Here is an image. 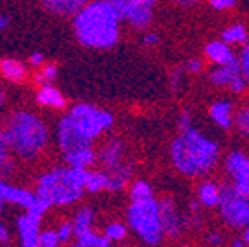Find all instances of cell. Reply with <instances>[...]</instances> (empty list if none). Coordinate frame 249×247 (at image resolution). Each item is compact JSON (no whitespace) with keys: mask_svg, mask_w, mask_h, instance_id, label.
Wrapping results in <instances>:
<instances>
[{"mask_svg":"<svg viewBox=\"0 0 249 247\" xmlns=\"http://www.w3.org/2000/svg\"><path fill=\"white\" fill-rule=\"evenodd\" d=\"M130 178H132V166L121 162L120 166L109 170L107 190H111V192H118V190L124 189V185L130 182Z\"/></svg>","mask_w":249,"mask_h":247,"instance_id":"7402d4cb","label":"cell"},{"mask_svg":"<svg viewBox=\"0 0 249 247\" xmlns=\"http://www.w3.org/2000/svg\"><path fill=\"white\" fill-rule=\"evenodd\" d=\"M126 218H128L130 228L142 242L149 244V246H156L164 237L163 225H161L160 202L154 201L152 197L132 201V204L128 206V211H126Z\"/></svg>","mask_w":249,"mask_h":247,"instance_id":"5b68a950","label":"cell"},{"mask_svg":"<svg viewBox=\"0 0 249 247\" xmlns=\"http://www.w3.org/2000/svg\"><path fill=\"white\" fill-rule=\"evenodd\" d=\"M12 149L7 140L4 130H0V175H11V170H14V159H12Z\"/></svg>","mask_w":249,"mask_h":247,"instance_id":"603a6c76","label":"cell"},{"mask_svg":"<svg viewBox=\"0 0 249 247\" xmlns=\"http://www.w3.org/2000/svg\"><path fill=\"white\" fill-rule=\"evenodd\" d=\"M0 197H2L7 204L21 206V208H24V209H30L36 201L35 192L19 189V187H12V185H9V183H5L2 178H0Z\"/></svg>","mask_w":249,"mask_h":247,"instance_id":"4fadbf2b","label":"cell"},{"mask_svg":"<svg viewBox=\"0 0 249 247\" xmlns=\"http://www.w3.org/2000/svg\"><path fill=\"white\" fill-rule=\"evenodd\" d=\"M7 204V202L4 201V199H2V197H0V214H2V211H4V206Z\"/></svg>","mask_w":249,"mask_h":247,"instance_id":"f907efd6","label":"cell"},{"mask_svg":"<svg viewBox=\"0 0 249 247\" xmlns=\"http://www.w3.org/2000/svg\"><path fill=\"white\" fill-rule=\"evenodd\" d=\"M222 40L227 43H246L248 42V30L242 24H233L223 31Z\"/></svg>","mask_w":249,"mask_h":247,"instance_id":"4316f807","label":"cell"},{"mask_svg":"<svg viewBox=\"0 0 249 247\" xmlns=\"http://www.w3.org/2000/svg\"><path fill=\"white\" fill-rule=\"evenodd\" d=\"M142 43L144 45H156V43H160V35L154 33V31H149V33L144 35V38H142Z\"/></svg>","mask_w":249,"mask_h":247,"instance_id":"ab89813d","label":"cell"},{"mask_svg":"<svg viewBox=\"0 0 249 247\" xmlns=\"http://www.w3.org/2000/svg\"><path fill=\"white\" fill-rule=\"evenodd\" d=\"M242 74L241 71V61L235 59L233 62H229V64H222L218 70H214L211 73V81H213L216 87H229L235 78Z\"/></svg>","mask_w":249,"mask_h":247,"instance_id":"ac0fdd59","label":"cell"},{"mask_svg":"<svg viewBox=\"0 0 249 247\" xmlns=\"http://www.w3.org/2000/svg\"><path fill=\"white\" fill-rule=\"evenodd\" d=\"M0 244H2V246L11 244V233H9V228L5 227V223H2V221H0Z\"/></svg>","mask_w":249,"mask_h":247,"instance_id":"f35d334b","label":"cell"},{"mask_svg":"<svg viewBox=\"0 0 249 247\" xmlns=\"http://www.w3.org/2000/svg\"><path fill=\"white\" fill-rule=\"evenodd\" d=\"M55 76H57V66L49 62V64H43L40 73L36 74V81L40 85H45V83H54Z\"/></svg>","mask_w":249,"mask_h":247,"instance_id":"f546056e","label":"cell"},{"mask_svg":"<svg viewBox=\"0 0 249 247\" xmlns=\"http://www.w3.org/2000/svg\"><path fill=\"white\" fill-rule=\"evenodd\" d=\"M36 102L43 107L49 109H64L66 107V99L61 93V90L55 88L52 83H45L40 85L38 92H36Z\"/></svg>","mask_w":249,"mask_h":247,"instance_id":"9a60e30c","label":"cell"},{"mask_svg":"<svg viewBox=\"0 0 249 247\" xmlns=\"http://www.w3.org/2000/svg\"><path fill=\"white\" fill-rule=\"evenodd\" d=\"M49 12L55 16H74L90 0H40Z\"/></svg>","mask_w":249,"mask_h":247,"instance_id":"2e32d148","label":"cell"},{"mask_svg":"<svg viewBox=\"0 0 249 247\" xmlns=\"http://www.w3.org/2000/svg\"><path fill=\"white\" fill-rule=\"evenodd\" d=\"M173 2L178 5H183V7H192V5L197 4V0H173Z\"/></svg>","mask_w":249,"mask_h":247,"instance_id":"f6af8a7d","label":"cell"},{"mask_svg":"<svg viewBox=\"0 0 249 247\" xmlns=\"http://www.w3.org/2000/svg\"><path fill=\"white\" fill-rule=\"evenodd\" d=\"M74 239H76L78 247H107L111 244V240L107 237L101 235V233H95L92 228H87L83 232L76 233Z\"/></svg>","mask_w":249,"mask_h":247,"instance_id":"cb8c5ba5","label":"cell"},{"mask_svg":"<svg viewBox=\"0 0 249 247\" xmlns=\"http://www.w3.org/2000/svg\"><path fill=\"white\" fill-rule=\"evenodd\" d=\"M7 24H9V18L4 14H0V31H4L7 28Z\"/></svg>","mask_w":249,"mask_h":247,"instance_id":"bcb514c9","label":"cell"},{"mask_svg":"<svg viewBox=\"0 0 249 247\" xmlns=\"http://www.w3.org/2000/svg\"><path fill=\"white\" fill-rule=\"evenodd\" d=\"M0 74L7 81H11V83H21V81L26 80L28 71H26V66L21 61L5 57L0 61Z\"/></svg>","mask_w":249,"mask_h":247,"instance_id":"d6986e66","label":"cell"},{"mask_svg":"<svg viewBox=\"0 0 249 247\" xmlns=\"http://www.w3.org/2000/svg\"><path fill=\"white\" fill-rule=\"evenodd\" d=\"M109 185V173L104 171H89V178H87V192L97 194L101 190H107Z\"/></svg>","mask_w":249,"mask_h":247,"instance_id":"484cf974","label":"cell"},{"mask_svg":"<svg viewBox=\"0 0 249 247\" xmlns=\"http://www.w3.org/2000/svg\"><path fill=\"white\" fill-rule=\"evenodd\" d=\"M40 225L42 216L33 211H28L18 218V233L23 247H40Z\"/></svg>","mask_w":249,"mask_h":247,"instance_id":"8fae6325","label":"cell"},{"mask_svg":"<svg viewBox=\"0 0 249 247\" xmlns=\"http://www.w3.org/2000/svg\"><path fill=\"white\" fill-rule=\"evenodd\" d=\"M178 128H180V131H185V130H189V128H192V118L187 111H183L182 114H180Z\"/></svg>","mask_w":249,"mask_h":247,"instance_id":"74e56055","label":"cell"},{"mask_svg":"<svg viewBox=\"0 0 249 247\" xmlns=\"http://www.w3.org/2000/svg\"><path fill=\"white\" fill-rule=\"evenodd\" d=\"M130 197H132V201L135 199H147V197H152V189L147 182L144 180H139L132 185V190H130Z\"/></svg>","mask_w":249,"mask_h":247,"instance_id":"4dcf8cb0","label":"cell"},{"mask_svg":"<svg viewBox=\"0 0 249 247\" xmlns=\"http://www.w3.org/2000/svg\"><path fill=\"white\" fill-rule=\"evenodd\" d=\"M93 140L87 139L82 131L78 130L73 124V121L70 120V116H64L57 124V143L59 149H61L62 156L68 154V152H73L76 149H82V147L92 145Z\"/></svg>","mask_w":249,"mask_h":247,"instance_id":"9c48e42d","label":"cell"},{"mask_svg":"<svg viewBox=\"0 0 249 247\" xmlns=\"http://www.w3.org/2000/svg\"><path fill=\"white\" fill-rule=\"evenodd\" d=\"M61 244L57 230H43L40 232V246L42 247H57Z\"/></svg>","mask_w":249,"mask_h":247,"instance_id":"d6a6232c","label":"cell"},{"mask_svg":"<svg viewBox=\"0 0 249 247\" xmlns=\"http://www.w3.org/2000/svg\"><path fill=\"white\" fill-rule=\"evenodd\" d=\"M121 21L111 0H90L73 16V30L87 49H111L120 40Z\"/></svg>","mask_w":249,"mask_h":247,"instance_id":"6da1fadb","label":"cell"},{"mask_svg":"<svg viewBox=\"0 0 249 247\" xmlns=\"http://www.w3.org/2000/svg\"><path fill=\"white\" fill-rule=\"evenodd\" d=\"M104 235L107 237L111 242H121V240H124V237H126V227H124L123 223H118V221L109 223L104 230Z\"/></svg>","mask_w":249,"mask_h":247,"instance_id":"f1b7e54d","label":"cell"},{"mask_svg":"<svg viewBox=\"0 0 249 247\" xmlns=\"http://www.w3.org/2000/svg\"><path fill=\"white\" fill-rule=\"evenodd\" d=\"M182 74H183L182 68H178V70H175V71H173V74H171V87H173V88H175V90L180 87V81H182Z\"/></svg>","mask_w":249,"mask_h":247,"instance_id":"60d3db41","label":"cell"},{"mask_svg":"<svg viewBox=\"0 0 249 247\" xmlns=\"http://www.w3.org/2000/svg\"><path fill=\"white\" fill-rule=\"evenodd\" d=\"M242 239H244L246 246H249V227L244 228V233H242Z\"/></svg>","mask_w":249,"mask_h":247,"instance_id":"c3c4849f","label":"cell"},{"mask_svg":"<svg viewBox=\"0 0 249 247\" xmlns=\"http://www.w3.org/2000/svg\"><path fill=\"white\" fill-rule=\"evenodd\" d=\"M225 166L233 180V187L249 199V158L242 152L233 151L227 158Z\"/></svg>","mask_w":249,"mask_h":247,"instance_id":"30bf717a","label":"cell"},{"mask_svg":"<svg viewBox=\"0 0 249 247\" xmlns=\"http://www.w3.org/2000/svg\"><path fill=\"white\" fill-rule=\"evenodd\" d=\"M73 225H74V235L87 228H92L93 225V211L90 208H82L80 211L76 212V216L73 220Z\"/></svg>","mask_w":249,"mask_h":247,"instance_id":"83f0119b","label":"cell"},{"mask_svg":"<svg viewBox=\"0 0 249 247\" xmlns=\"http://www.w3.org/2000/svg\"><path fill=\"white\" fill-rule=\"evenodd\" d=\"M246 85H248V81H246V78L242 76V74H239L235 80L232 81L229 85V88L232 90L233 93H242L244 92V88H246Z\"/></svg>","mask_w":249,"mask_h":247,"instance_id":"d590c367","label":"cell"},{"mask_svg":"<svg viewBox=\"0 0 249 247\" xmlns=\"http://www.w3.org/2000/svg\"><path fill=\"white\" fill-rule=\"evenodd\" d=\"M89 170L85 168H52L36 182L35 194L52 206H71L82 199L85 192Z\"/></svg>","mask_w":249,"mask_h":247,"instance_id":"277c9868","label":"cell"},{"mask_svg":"<svg viewBox=\"0 0 249 247\" xmlns=\"http://www.w3.org/2000/svg\"><path fill=\"white\" fill-rule=\"evenodd\" d=\"M206 55L211 59L213 62L216 64H229V62H233L235 61V55L233 52L229 49L227 42H211L206 45Z\"/></svg>","mask_w":249,"mask_h":247,"instance_id":"44dd1931","label":"cell"},{"mask_svg":"<svg viewBox=\"0 0 249 247\" xmlns=\"http://www.w3.org/2000/svg\"><path fill=\"white\" fill-rule=\"evenodd\" d=\"M43 54H40V52H33V54L30 55V64L35 66V68H40V66H43Z\"/></svg>","mask_w":249,"mask_h":247,"instance_id":"b9f144b4","label":"cell"},{"mask_svg":"<svg viewBox=\"0 0 249 247\" xmlns=\"http://www.w3.org/2000/svg\"><path fill=\"white\" fill-rule=\"evenodd\" d=\"M206 242L211 244V246H220V244H223V237L220 233H210L206 237Z\"/></svg>","mask_w":249,"mask_h":247,"instance_id":"ee69618b","label":"cell"},{"mask_svg":"<svg viewBox=\"0 0 249 247\" xmlns=\"http://www.w3.org/2000/svg\"><path fill=\"white\" fill-rule=\"evenodd\" d=\"M220 149L208 137L201 135L194 126L182 131L171 143V159L180 173L199 176L210 173L218 162Z\"/></svg>","mask_w":249,"mask_h":247,"instance_id":"7a4b0ae2","label":"cell"},{"mask_svg":"<svg viewBox=\"0 0 249 247\" xmlns=\"http://www.w3.org/2000/svg\"><path fill=\"white\" fill-rule=\"evenodd\" d=\"M111 4L116 7L123 21L137 30H145L154 16L156 0H111Z\"/></svg>","mask_w":249,"mask_h":247,"instance_id":"ba28073f","label":"cell"},{"mask_svg":"<svg viewBox=\"0 0 249 247\" xmlns=\"http://www.w3.org/2000/svg\"><path fill=\"white\" fill-rule=\"evenodd\" d=\"M218 208L227 225L233 228L249 227V199L233 185L222 187Z\"/></svg>","mask_w":249,"mask_h":247,"instance_id":"52a82bcc","label":"cell"},{"mask_svg":"<svg viewBox=\"0 0 249 247\" xmlns=\"http://www.w3.org/2000/svg\"><path fill=\"white\" fill-rule=\"evenodd\" d=\"M73 124L90 140H95L113 126L114 116L109 111L92 104H76L68 112Z\"/></svg>","mask_w":249,"mask_h":247,"instance_id":"8992f818","label":"cell"},{"mask_svg":"<svg viewBox=\"0 0 249 247\" xmlns=\"http://www.w3.org/2000/svg\"><path fill=\"white\" fill-rule=\"evenodd\" d=\"M57 235L61 244H68L74 237V225L73 221H64V223L59 225L57 228Z\"/></svg>","mask_w":249,"mask_h":247,"instance_id":"836d02e7","label":"cell"},{"mask_svg":"<svg viewBox=\"0 0 249 247\" xmlns=\"http://www.w3.org/2000/svg\"><path fill=\"white\" fill-rule=\"evenodd\" d=\"M235 126H237V130L241 131L242 135L249 137V101H248V104L237 112V116H235Z\"/></svg>","mask_w":249,"mask_h":247,"instance_id":"1f68e13d","label":"cell"},{"mask_svg":"<svg viewBox=\"0 0 249 247\" xmlns=\"http://www.w3.org/2000/svg\"><path fill=\"white\" fill-rule=\"evenodd\" d=\"M160 212H161V225H163L164 235L170 240L178 239L180 233H182L183 221L175 202L171 201V199H163L160 202Z\"/></svg>","mask_w":249,"mask_h":247,"instance_id":"7c38bea8","label":"cell"},{"mask_svg":"<svg viewBox=\"0 0 249 247\" xmlns=\"http://www.w3.org/2000/svg\"><path fill=\"white\" fill-rule=\"evenodd\" d=\"M220 192L222 189H218L213 182H204L199 187V201L206 208H216L220 204Z\"/></svg>","mask_w":249,"mask_h":247,"instance_id":"d4e9b609","label":"cell"},{"mask_svg":"<svg viewBox=\"0 0 249 247\" xmlns=\"http://www.w3.org/2000/svg\"><path fill=\"white\" fill-rule=\"evenodd\" d=\"M233 106L230 101H218L210 107V116L213 118V121L223 130H230L233 123Z\"/></svg>","mask_w":249,"mask_h":247,"instance_id":"ffe728a7","label":"cell"},{"mask_svg":"<svg viewBox=\"0 0 249 247\" xmlns=\"http://www.w3.org/2000/svg\"><path fill=\"white\" fill-rule=\"evenodd\" d=\"M4 131L14 156L23 161L36 159L49 143V128L31 111L12 112Z\"/></svg>","mask_w":249,"mask_h":247,"instance_id":"3957f363","label":"cell"},{"mask_svg":"<svg viewBox=\"0 0 249 247\" xmlns=\"http://www.w3.org/2000/svg\"><path fill=\"white\" fill-rule=\"evenodd\" d=\"M5 104V92H4V87L0 85V109L4 107Z\"/></svg>","mask_w":249,"mask_h":247,"instance_id":"7dc6e473","label":"cell"},{"mask_svg":"<svg viewBox=\"0 0 249 247\" xmlns=\"http://www.w3.org/2000/svg\"><path fill=\"white\" fill-rule=\"evenodd\" d=\"M64 161H66L68 166H74V168H92L95 164V161H99L97 154L92 149V145L89 147H82V149H76L73 152H68V154L62 156Z\"/></svg>","mask_w":249,"mask_h":247,"instance_id":"e0dca14e","label":"cell"},{"mask_svg":"<svg viewBox=\"0 0 249 247\" xmlns=\"http://www.w3.org/2000/svg\"><path fill=\"white\" fill-rule=\"evenodd\" d=\"M123 152H124V143L120 139H111L109 142H106L102 145V149L99 151L97 158L99 162L106 170H113V168L120 166L121 159H123Z\"/></svg>","mask_w":249,"mask_h":247,"instance_id":"5bb4252c","label":"cell"},{"mask_svg":"<svg viewBox=\"0 0 249 247\" xmlns=\"http://www.w3.org/2000/svg\"><path fill=\"white\" fill-rule=\"evenodd\" d=\"M241 71H242V76L246 78L249 85V42H246L244 49H242V54H241Z\"/></svg>","mask_w":249,"mask_h":247,"instance_id":"e575fe53","label":"cell"},{"mask_svg":"<svg viewBox=\"0 0 249 247\" xmlns=\"http://www.w3.org/2000/svg\"><path fill=\"white\" fill-rule=\"evenodd\" d=\"M187 70L191 71V73H199V71L202 70V64L199 59H191L189 61V64H187Z\"/></svg>","mask_w":249,"mask_h":247,"instance_id":"7bdbcfd3","label":"cell"},{"mask_svg":"<svg viewBox=\"0 0 249 247\" xmlns=\"http://www.w3.org/2000/svg\"><path fill=\"white\" fill-rule=\"evenodd\" d=\"M210 5L216 11H225V9H232L235 5V0H210Z\"/></svg>","mask_w":249,"mask_h":247,"instance_id":"8d00e7d4","label":"cell"},{"mask_svg":"<svg viewBox=\"0 0 249 247\" xmlns=\"http://www.w3.org/2000/svg\"><path fill=\"white\" fill-rule=\"evenodd\" d=\"M232 246H235V247H241V246H246V242H244V239H237V240H233V242H232Z\"/></svg>","mask_w":249,"mask_h":247,"instance_id":"681fc988","label":"cell"}]
</instances>
